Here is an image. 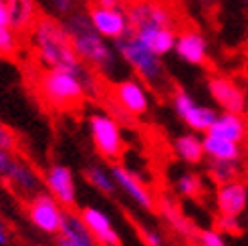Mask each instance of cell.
<instances>
[{
    "label": "cell",
    "mask_w": 248,
    "mask_h": 246,
    "mask_svg": "<svg viewBox=\"0 0 248 246\" xmlns=\"http://www.w3.org/2000/svg\"><path fill=\"white\" fill-rule=\"evenodd\" d=\"M198 240H200V244H202V246H226L224 236H222L216 228L202 230L200 234H198Z\"/></svg>",
    "instance_id": "f1b7e54d"
},
{
    "label": "cell",
    "mask_w": 248,
    "mask_h": 246,
    "mask_svg": "<svg viewBox=\"0 0 248 246\" xmlns=\"http://www.w3.org/2000/svg\"><path fill=\"white\" fill-rule=\"evenodd\" d=\"M111 176H113V180H115V186L121 192H125L133 200V204H138L140 208H143V210H152V208L155 206L152 192L147 190V186L133 174V171L115 164V166H111Z\"/></svg>",
    "instance_id": "4fadbf2b"
},
{
    "label": "cell",
    "mask_w": 248,
    "mask_h": 246,
    "mask_svg": "<svg viewBox=\"0 0 248 246\" xmlns=\"http://www.w3.org/2000/svg\"><path fill=\"white\" fill-rule=\"evenodd\" d=\"M87 15H89V20L93 24V29L107 41H119V39H123V36H127L131 32L127 12L121 10V8H99V6H93Z\"/></svg>",
    "instance_id": "9c48e42d"
},
{
    "label": "cell",
    "mask_w": 248,
    "mask_h": 246,
    "mask_svg": "<svg viewBox=\"0 0 248 246\" xmlns=\"http://www.w3.org/2000/svg\"><path fill=\"white\" fill-rule=\"evenodd\" d=\"M6 234H4V230H2V226H0V246H2V244H6Z\"/></svg>",
    "instance_id": "8d00e7d4"
},
{
    "label": "cell",
    "mask_w": 248,
    "mask_h": 246,
    "mask_svg": "<svg viewBox=\"0 0 248 246\" xmlns=\"http://www.w3.org/2000/svg\"><path fill=\"white\" fill-rule=\"evenodd\" d=\"M89 129L95 150L105 159H117L123 152V133L119 123L107 113H93L89 117Z\"/></svg>",
    "instance_id": "5b68a950"
},
{
    "label": "cell",
    "mask_w": 248,
    "mask_h": 246,
    "mask_svg": "<svg viewBox=\"0 0 248 246\" xmlns=\"http://www.w3.org/2000/svg\"><path fill=\"white\" fill-rule=\"evenodd\" d=\"M216 206L220 216L238 218L248 208V188L242 182L234 180L224 186H218L216 190Z\"/></svg>",
    "instance_id": "9a60e30c"
},
{
    "label": "cell",
    "mask_w": 248,
    "mask_h": 246,
    "mask_svg": "<svg viewBox=\"0 0 248 246\" xmlns=\"http://www.w3.org/2000/svg\"><path fill=\"white\" fill-rule=\"evenodd\" d=\"M53 8L63 16H71L73 15V0H51Z\"/></svg>",
    "instance_id": "d6a6232c"
},
{
    "label": "cell",
    "mask_w": 248,
    "mask_h": 246,
    "mask_svg": "<svg viewBox=\"0 0 248 246\" xmlns=\"http://www.w3.org/2000/svg\"><path fill=\"white\" fill-rule=\"evenodd\" d=\"M41 93L45 99L61 109H69L79 105L85 95L97 91V81L93 73L75 75L71 71H45L39 81Z\"/></svg>",
    "instance_id": "3957f363"
},
{
    "label": "cell",
    "mask_w": 248,
    "mask_h": 246,
    "mask_svg": "<svg viewBox=\"0 0 248 246\" xmlns=\"http://www.w3.org/2000/svg\"><path fill=\"white\" fill-rule=\"evenodd\" d=\"M113 99L125 113L140 117L150 109V95L138 79H121L113 85Z\"/></svg>",
    "instance_id": "8fae6325"
},
{
    "label": "cell",
    "mask_w": 248,
    "mask_h": 246,
    "mask_svg": "<svg viewBox=\"0 0 248 246\" xmlns=\"http://www.w3.org/2000/svg\"><path fill=\"white\" fill-rule=\"evenodd\" d=\"M173 53L188 65H204L208 59V41L198 31H184L178 34Z\"/></svg>",
    "instance_id": "e0dca14e"
},
{
    "label": "cell",
    "mask_w": 248,
    "mask_h": 246,
    "mask_svg": "<svg viewBox=\"0 0 248 246\" xmlns=\"http://www.w3.org/2000/svg\"><path fill=\"white\" fill-rule=\"evenodd\" d=\"M85 178L93 188H97L101 194L111 196V194H115V190H117L115 180H113V176H111V169H105L103 166H89L85 169Z\"/></svg>",
    "instance_id": "cb8c5ba5"
},
{
    "label": "cell",
    "mask_w": 248,
    "mask_h": 246,
    "mask_svg": "<svg viewBox=\"0 0 248 246\" xmlns=\"http://www.w3.org/2000/svg\"><path fill=\"white\" fill-rule=\"evenodd\" d=\"M6 27H10V16H8L6 4L0 2V29H6Z\"/></svg>",
    "instance_id": "e575fe53"
},
{
    "label": "cell",
    "mask_w": 248,
    "mask_h": 246,
    "mask_svg": "<svg viewBox=\"0 0 248 246\" xmlns=\"http://www.w3.org/2000/svg\"><path fill=\"white\" fill-rule=\"evenodd\" d=\"M121 2H127L129 6H133V4H138V2H141V0H121Z\"/></svg>",
    "instance_id": "74e56055"
},
{
    "label": "cell",
    "mask_w": 248,
    "mask_h": 246,
    "mask_svg": "<svg viewBox=\"0 0 248 246\" xmlns=\"http://www.w3.org/2000/svg\"><path fill=\"white\" fill-rule=\"evenodd\" d=\"M57 242L59 246H99L89 232V228L85 226L83 218L71 210H65Z\"/></svg>",
    "instance_id": "2e32d148"
},
{
    "label": "cell",
    "mask_w": 248,
    "mask_h": 246,
    "mask_svg": "<svg viewBox=\"0 0 248 246\" xmlns=\"http://www.w3.org/2000/svg\"><path fill=\"white\" fill-rule=\"evenodd\" d=\"M0 226H2V222H0Z\"/></svg>",
    "instance_id": "60d3db41"
},
{
    "label": "cell",
    "mask_w": 248,
    "mask_h": 246,
    "mask_svg": "<svg viewBox=\"0 0 248 246\" xmlns=\"http://www.w3.org/2000/svg\"><path fill=\"white\" fill-rule=\"evenodd\" d=\"M202 143H204L206 155L210 159H216V162H234V164H238V159L242 155L238 143H232L228 139L216 138V135H210V133H206L202 138Z\"/></svg>",
    "instance_id": "7402d4cb"
},
{
    "label": "cell",
    "mask_w": 248,
    "mask_h": 246,
    "mask_svg": "<svg viewBox=\"0 0 248 246\" xmlns=\"http://www.w3.org/2000/svg\"><path fill=\"white\" fill-rule=\"evenodd\" d=\"M6 180L16 192L24 194V196H36L41 192V178L36 176V171L22 159H12V166L6 174Z\"/></svg>",
    "instance_id": "ac0fdd59"
},
{
    "label": "cell",
    "mask_w": 248,
    "mask_h": 246,
    "mask_svg": "<svg viewBox=\"0 0 248 246\" xmlns=\"http://www.w3.org/2000/svg\"><path fill=\"white\" fill-rule=\"evenodd\" d=\"M208 174L212 176V180L218 184V186H224V184H230V182L236 180V176H238V164H234V162H216V159H210Z\"/></svg>",
    "instance_id": "d4e9b609"
},
{
    "label": "cell",
    "mask_w": 248,
    "mask_h": 246,
    "mask_svg": "<svg viewBox=\"0 0 248 246\" xmlns=\"http://www.w3.org/2000/svg\"><path fill=\"white\" fill-rule=\"evenodd\" d=\"M115 53L135 71V75L141 81L154 85V87L166 85L168 75H166V67H164L162 57L154 55L145 45H141L133 32L115 41Z\"/></svg>",
    "instance_id": "277c9868"
},
{
    "label": "cell",
    "mask_w": 248,
    "mask_h": 246,
    "mask_svg": "<svg viewBox=\"0 0 248 246\" xmlns=\"http://www.w3.org/2000/svg\"><path fill=\"white\" fill-rule=\"evenodd\" d=\"M0 2H4V0H0Z\"/></svg>",
    "instance_id": "ab89813d"
},
{
    "label": "cell",
    "mask_w": 248,
    "mask_h": 246,
    "mask_svg": "<svg viewBox=\"0 0 248 246\" xmlns=\"http://www.w3.org/2000/svg\"><path fill=\"white\" fill-rule=\"evenodd\" d=\"M32 41L36 57L46 71H71L75 75L91 73L89 67H85V63L77 57L63 22L51 16L36 18L32 27Z\"/></svg>",
    "instance_id": "6da1fadb"
},
{
    "label": "cell",
    "mask_w": 248,
    "mask_h": 246,
    "mask_svg": "<svg viewBox=\"0 0 248 246\" xmlns=\"http://www.w3.org/2000/svg\"><path fill=\"white\" fill-rule=\"evenodd\" d=\"M15 143H16V139H15V135H12V131L0 123V150L12 152L15 150Z\"/></svg>",
    "instance_id": "1f68e13d"
},
{
    "label": "cell",
    "mask_w": 248,
    "mask_h": 246,
    "mask_svg": "<svg viewBox=\"0 0 248 246\" xmlns=\"http://www.w3.org/2000/svg\"><path fill=\"white\" fill-rule=\"evenodd\" d=\"M133 34L138 36L141 45H145L157 57H166L168 53H171L178 41V34L173 29H145Z\"/></svg>",
    "instance_id": "d6986e66"
},
{
    "label": "cell",
    "mask_w": 248,
    "mask_h": 246,
    "mask_svg": "<svg viewBox=\"0 0 248 246\" xmlns=\"http://www.w3.org/2000/svg\"><path fill=\"white\" fill-rule=\"evenodd\" d=\"M216 230L220 232H226V234H238L240 232V222H238V218H232V216H220L218 218V222H216Z\"/></svg>",
    "instance_id": "f546056e"
},
{
    "label": "cell",
    "mask_w": 248,
    "mask_h": 246,
    "mask_svg": "<svg viewBox=\"0 0 248 246\" xmlns=\"http://www.w3.org/2000/svg\"><path fill=\"white\" fill-rule=\"evenodd\" d=\"M121 0H95V6L99 8H121Z\"/></svg>",
    "instance_id": "d590c367"
},
{
    "label": "cell",
    "mask_w": 248,
    "mask_h": 246,
    "mask_svg": "<svg viewBox=\"0 0 248 246\" xmlns=\"http://www.w3.org/2000/svg\"><path fill=\"white\" fill-rule=\"evenodd\" d=\"M208 93L210 97L224 109V113L242 115L246 109V95L236 83L226 77H210L208 79Z\"/></svg>",
    "instance_id": "7c38bea8"
},
{
    "label": "cell",
    "mask_w": 248,
    "mask_h": 246,
    "mask_svg": "<svg viewBox=\"0 0 248 246\" xmlns=\"http://www.w3.org/2000/svg\"><path fill=\"white\" fill-rule=\"evenodd\" d=\"M176 190L182 196H186V198H196V196H200L204 192V182L196 174H182L176 182Z\"/></svg>",
    "instance_id": "4316f807"
},
{
    "label": "cell",
    "mask_w": 248,
    "mask_h": 246,
    "mask_svg": "<svg viewBox=\"0 0 248 246\" xmlns=\"http://www.w3.org/2000/svg\"><path fill=\"white\" fill-rule=\"evenodd\" d=\"M140 236H141V240L145 242V246H164V238H162V234H157V232L152 230V228H143V226H140Z\"/></svg>",
    "instance_id": "4dcf8cb0"
},
{
    "label": "cell",
    "mask_w": 248,
    "mask_h": 246,
    "mask_svg": "<svg viewBox=\"0 0 248 246\" xmlns=\"http://www.w3.org/2000/svg\"><path fill=\"white\" fill-rule=\"evenodd\" d=\"M127 18L131 32H140L145 29H171L173 24L170 10L152 0H141V2L129 6Z\"/></svg>",
    "instance_id": "ba28073f"
},
{
    "label": "cell",
    "mask_w": 248,
    "mask_h": 246,
    "mask_svg": "<svg viewBox=\"0 0 248 246\" xmlns=\"http://www.w3.org/2000/svg\"><path fill=\"white\" fill-rule=\"evenodd\" d=\"M242 2H246V4H248V0H242Z\"/></svg>",
    "instance_id": "f35d334b"
},
{
    "label": "cell",
    "mask_w": 248,
    "mask_h": 246,
    "mask_svg": "<svg viewBox=\"0 0 248 246\" xmlns=\"http://www.w3.org/2000/svg\"><path fill=\"white\" fill-rule=\"evenodd\" d=\"M173 109H176V113L184 119L186 125L198 133H208L210 127L214 125V121L220 115L212 107L198 105L194 101V97L184 89L176 91V95H173Z\"/></svg>",
    "instance_id": "52a82bcc"
},
{
    "label": "cell",
    "mask_w": 248,
    "mask_h": 246,
    "mask_svg": "<svg viewBox=\"0 0 248 246\" xmlns=\"http://www.w3.org/2000/svg\"><path fill=\"white\" fill-rule=\"evenodd\" d=\"M12 159H15V157L10 155V152L0 150V178H6L8 169H10V166H12Z\"/></svg>",
    "instance_id": "836d02e7"
},
{
    "label": "cell",
    "mask_w": 248,
    "mask_h": 246,
    "mask_svg": "<svg viewBox=\"0 0 248 246\" xmlns=\"http://www.w3.org/2000/svg\"><path fill=\"white\" fill-rule=\"evenodd\" d=\"M208 133L240 145L244 141V138H246V133H248V125H246V121L242 119V115L220 113Z\"/></svg>",
    "instance_id": "ffe728a7"
},
{
    "label": "cell",
    "mask_w": 248,
    "mask_h": 246,
    "mask_svg": "<svg viewBox=\"0 0 248 246\" xmlns=\"http://www.w3.org/2000/svg\"><path fill=\"white\" fill-rule=\"evenodd\" d=\"M16 48V32L10 27L0 29V55H10Z\"/></svg>",
    "instance_id": "83f0119b"
},
{
    "label": "cell",
    "mask_w": 248,
    "mask_h": 246,
    "mask_svg": "<svg viewBox=\"0 0 248 246\" xmlns=\"http://www.w3.org/2000/svg\"><path fill=\"white\" fill-rule=\"evenodd\" d=\"M8 16H10V29L15 32L29 31L36 22V4L34 0H4Z\"/></svg>",
    "instance_id": "44dd1931"
},
{
    "label": "cell",
    "mask_w": 248,
    "mask_h": 246,
    "mask_svg": "<svg viewBox=\"0 0 248 246\" xmlns=\"http://www.w3.org/2000/svg\"><path fill=\"white\" fill-rule=\"evenodd\" d=\"M65 210L48 192H39L29 202L31 222L45 234H59Z\"/></svg>",
    "instance_id": "8992f818"
},
{
    "label": "cell",
    "mask_w": 248,
    "mask_h": 246,
    "mask_svg": "<svg viewBox=\"0 0 248 246\" xmlns=\"http://www.w3.org/2000/svg\"><path fill=\"white\" fill-rule=\"evenodd\" d=\"M45 184H46L48 194H51L63 208L75 206V202H77V184H75V176H73L69 166H63V164L51 166L46 169Z\"/></svg>",
    "instance_id": "30bf717a"
},
{
    "label": "cell",
    "mask_w": 248,
    "mask_h": 246,
    "mask_svg": "<svg viewBox=\"0 0 248 246\" xmlns=\"http://www.w3.org/2000/svg\"><path fill=\"white\" fill-rule=\"evenodd\" d=\"M173 152L176 155L186 164H202L204 157H206V152H204V143H202V138H198L196 133H184L180 138L173 141Z\"/></svg>",
    "instance_id": "603a6c76"
},
{
    "label": "cell",
    "mask_w": 248,
    "mask_h": 246,
    "mask_svg": "<svg viewBox=\"0 0 248 246\" xmlns=\"http://www.w3.org/2000/svg\"><path fill=\"white\" fill-rule=\"evenodd\" d=\"M79 216L83 218L85 226L89 228V232L93 234V238L99 246H121V238L117 234V230L113 228L109 216L103 210L93 208V206H85V208H81Z\"/></svg>",
    "instance_id": "5bb4252c"
},
{
    "label": "cell",
    "mask_w": 248,
    "mask_h": 246,
    "mask_svg": "<svg viewBox=\"0 0 248 246\" xmlns=\"http://www.w3.org/2000/svg\"><path fill=\"white\" fill-rule=\"evenodd\" d=\"M63 27L73 43L77 57L89 67L97 69L103 75H111L117 69V53L111 48L107 39L99 34L89 20V15L83 12H73L65 18Z\"/></svg>",
    "instance_id": "7a4b0ae2"
},
{
    "label": "cell",
    "mask_w": 248,
    "mask_h": 246,
    "mask_svg": "<svg viewBox=\"0 0 248 246\" xmlns=\"http://www.w3.org/2000/svg\"><path fill=\"white\" fill-rule=\"evenodd\" d=\"M162 212H164V216L168 218V222L171 224V228H176L180 234H184V236H192V234H194L192 224L182 216V212L178 210L176 204H173L171 200H166V198L162 200Z\"/></svg>",
    "instance_id": "484cf974"
}]
</instances>
